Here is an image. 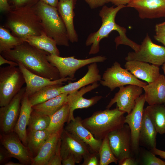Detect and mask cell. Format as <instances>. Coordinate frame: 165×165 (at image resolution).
<instances>
[{
  "instance_id": "1",
  "label": "cell",
  "mask_w": 165,
  "mask_h": 165,
  "mask_svg": "<svg viewBox=\"0 0 165 165\" xmlns=\"http://www.w3.org/2000/svg\"><path fill=\"white\" fill-rule=\"evenodd\" d=\"M1 54L8 60L21 63L35 74L53 80L60 79L58 69L47 59L50 54L26 42Z\"/></svg>"
},
{
  "instance_id": "2",
  "label": "cell",
  "mask_w": 165,
  "mask_h": 165,
  "mask_svg": "<svg viewBox=\"0 0 165 165\" xmlns=\"http://www.w3.org/2000/svg\"><path fill=\"white\" fill-rule=\"evenodd\" d=\"M126 7L125 5L116 6L115 7H108L105 5L102 6L99 13L102 22L101 25L97 31L90 34L86 41V46L91 45L89 54L98 53L100 51V42L101 40L107 38L113 31H117L119 34V36L115 40L116 48L120 45H124L130 46L134 51H137L139 50L140 45L127 37L126 28L120 26L115 22V18L117 13Z\"/></svg>"
},
{
  "instance_id": "3",
  "label": "cell",
  "mask_w": 165,
  "mask_h": 165,
  "mask_svg": "<svg viewBox=\"0 0 165 165\" xmlns=\"http://www.w3.org/2000/svg\"><path fill=\"white\" fill-rule=\"evenodd\" d=\"M6 25L13 35L23 39L29 36L39 35L44 32L34 6L12 9Z\"/></svg>"
},
{
  "instance_id": "4",
  "label": "cell",
  "mask_w": 165,
  "mask_h": 165,
  "mask_svg": "<svg viewBox=\"0 0 165 165\" xmlns=\"http://www.w3.org/2000/svg\"><path fill=\"white\" fill-rule=\"evenodd\" d=\"M125 113L116 107L107 108L95 112L90 116L82 119V123L96 138L102 140L110 133L124 126Z\"/></svg>"
},
{
  "instance_id": "5",
  "label": "cell",
  "mask_w": 165,
  "mask_h": 165,
  "mask_svg": "<svg viewBox=\"0 0 165 165\" xmlns=\"http://www.w3.org/2000/svg\"><path fill=\"white\" fill-rule=\"evenodd\" d=\"M34 7L41 21L45 33L57 45L68 46L69 41L66 29L57 7L39 1Z\"/></svg>"
},
{
  "instance_id": "6",
  "label": "cell",
  "mask_w": 165,
  "mask_h": 165,
  "mask_svg": "<svg viewBox=\"0 0 165 165\" xmlns=\"http://www.w3.org/2000/svg\"><path fill=\"white\" fill-rule=\"evenodd\" d=\"M25 83L24 76L18 66L0 67V107L8 104Z\"/></svg>"
},
{
  "instance_id": "7",
  "label": "cell",
  "mask_w": 165,
  "mask_h": 165,
  "mask_svg": "<svg viewBox=\"0 0 165 165\" xmlns=\"http://www.w3.org/2000/svg\"><path fill=\"white\" fill-rule=\"evenodd\" d=\"M106 59L102 56L84 59H76L74 56L62 57L50 54L47 57L48 61L58 69L60 78L69 77L73 80L76 71L79 69L93 63L103 62Z\"/></svg>"
},
{
  "instance_id": "8",
  "label": "cell",
  "mask_w": 165,
  "mask_h": 165,
  "mask_svg": "<svg viewBox=\"0 0 165 165\" xmlns=\"http://www.w3.org/2000/svg\"><path fill=\"white\" fill-rule=\"evenodd\" d=\"M100 82L111 91L117 87L126 85H135L143 87L147 84L139 80L125 68H122L117 61H115L111 67L105 71Z\"/></svg>"
},
{
  "instance_id": "9",
  "label": "cell",
  "mask_w": 165,
  "mask_h": 165,
  "mask_svg": "<svg viewBox=\"0 0 165 165\" xmlns=\"http://www.w3.org/2000/svg\"><path fill=\"white\" fill-rule=\"evenodd\" d=\"M127 61H137L158 66L165 62V46L154 43L148 34L137 51L130 52L125 58Z\"/></svg>"
},
{
  "instance_id": "10",
  "label": "cell",
  "mask_w": 165,
  "mask_h": 165,
  "mask_svg": "<svg viewBox=\"0 0 165 165\" xmlns=\"http://www.w3.org/2000/svg\"><path fill=\"white\" fill-rule=\"evenodd\" d=\"M112 151L118 162L131 157L132 152L130 131L128 125L115 130L107 135Z\"/></svg>"
},
{
  "instance_id": "11",
  "label": "cell",
  "mask_w": 165,
  "mask_h": 165,
  "mask_svg": "<svg viewBox=\"0 0 165 165\" xmlns=\"http://www.w3.org/2000/svg\"><path fill=\"white\" fill-rule=\"evenodd\" d=\"M25 91L22 87L7 105L0 108V129L2 134L13 132L20 114L21 102Z\"/></svg>"
},
{
  "instance_id": "12",
  "label": "cell",
  "mask_w": 165,
  "mask_h": 165,
  "mask_svg": "<svg viewBox=\"0 0 165 165\" xmlns=\"http://www.w3.org/2000/svg\"><path fill=\"white\" fill-rule=\"evenodd\" d=\"M0 140L2 145L7 150L12 157L17 159L23 165H31L34 158L32 154L15 133L2 134Z\"/></svg>"
},
{
  "instance_id": "13",
  "label": "cell",
  "mask_w": 165,
  "mask_h": 165,
  "mask_svg": "<svg viewBox=\"0 0 165 165\" xmlns=\"http://www.w3.org/2000/svg\"><path fill=\"white\" fill-rule=\"evenodd\" d=\"M143 90L142 87L135 85L120 86L106 108L109 109L114 104L116 103V108L128 114L134 108L136 100L141 94Z\"/></svg>"
},
{
  "instance_id": "14",
  "label": "cell",
  "mask_w": 165,
  "mask_h": 165,
  "mask_svg": "<svg viewBox=\"0 0 165 165\" xmlns=\"http://www.w3.org/2000/svg\"><path fill=\"white\" fill-rule=\"evenodd\" d=\"M145 102L144 94H141L137 99L132 111L125 116V123L128 125L130 131L132 151L135 153L138 152L139 148L140 133Z\"/></svg>"
},
{
  "instance_id": "15",
  "label": "cell",
  "mask_w": 165,
  "mask_h": 165,
  "mask_svg": "<svg viewBox=\"0 0 165 165\" xmlns=\"http://www.w3.org/2000/svg\"><path fill=\"white\" fill-rule=\"evenodd\" d=\"M61 154L62 159L71 154L75 157L76 163L90 152L89 147L75 135L64 128L61 136Z\"/></svg>"
},
{
  "instance_id": "16",
  "label": "cell",
  "mask_w": 165,
  "mask_h": 165,
  "mask_svg": "<svg viewBox=\"0 0 165 165\" xmlns=\"http://www.w3.org/2000/svg\"><path fill=\"white\" fill-rule=\"evenodd\" d=\"M98 82L84 86L68 95L67 103L69 105L70 112L68 121L73 120L75 110L78 109L87 108L96 104L102 97L101 96H95L90 99L84 98L83 95L96 88L99 86Z\"/></svg>"
},
{
  "instance_id": "17",
  "label": "cell",
  "mask_w": 165,
  "mask_h": 165,
  "mask_svg": "<svg viewBox=\"0 0 165 165\" xmlns=\"http://www.w3.org/2000/svg\"><path fill=\"white\" fill-rule=\"evenodd\" d=\"M126 7L136 9L141 19L165 17V0H132Z\"/></svg>"
},
{
  "instance_id": "18",
  "label": "cell",
  "mask_w": 165,
  "mask_h": 165,
  "mask_svg": "<svg viewBox=\"0 0 165 165\" xmlns=\"http://www.w3.org/2000/svg\"><path fill=\"white\" fill-rule=\"evenodd\" d=\"M18 67L23 74L26 84L25 93L28 97L46 86L63 84V82L73 80L69 77L51 80L33 73L21 63H18Z\"/></svg>"
},
{
  "instance_id": "19",
  "label": "cell",
  "mask_w": 165,
  "mask_h": 165,
  "mask_svg": "<svg viewBox=\"0 0 165 165\" xmlns=\"http://www.w3.org/2000/svg\"><path fill=\"white\" fill-rule=\"evenodd\" d=\"M82 119L79 116L67 123L64 129L75 135L86 144L93 152L98 153L102 140L96 138L91 132L84 127Z\"/></svg>"
},
{
  "instance_id": "20",
  "label": "cell",
  "mask_w": 165,
  "mask_h": 165,
  "mask_svg": "<svg viewBox=\"0 0 165 165\" xmlns=\"http://www.w3.org/2000/svg\"><path fill=\"white\" fill-rule=\"evenodd\" d=\"M125 68L138 79L152 83L158 79L160 74L159 66L148 63L137 61H127Z\"/></svg>"
},
{
  "instance_id": "21",
  "label": "cell",
  "mask_w": 165,
  "mask_h": 165,
  "mask_svg": "<svg viewBox=\"0 0 165 165\" xmlns=\"http://www.w3.org/2000/svg\"><path fill=\"white\" fill-rule=\"evenodd\" d=\"M76 2V0L59 1L57 7L66 27L69 41L72 43L77 42L78 40L73 22L75 15L74 9Z\"/></svg>"
},
{
  "instance_id": "22",
  "label": "cell",
  "mask_w": 165,
  "mask_h": 165,
  "mask_svg": "<svg viewBox=\"0 0 165 165\" xmlns=\"http://www.w3.org/2000/svg\"><path fill=\"white\" fill-rule=\"evenodd\" d=\"M101 78L97 63L91 64L88 65V71L82 78L77 81L61 86V93L68 95L86 86L100 81Z\"/></svg>"
},
{
  "instance_id": "23",
  "label": "cell",
  "mask_w": 165,
  "mask_h": 165,
  "mask_svg": "<svg viewBox=\"0 0 165 165\" xmlns=\"http://www.w3.org/2000/svg\"><path fill=\"white\" fill-rule=\"evenodd\" d=\"M32 110V106L29 101L28 97L24 93L21 102L19 116L13 132L18 135L23 143L27 146L26 128Z\"/></svg>"
},
{
  "instance_id": "24",
  "label": "cell",
  "mask_w": 165,
  "mask_h": 165,
  "mask_svg": "<svg viewBox=\"0 0 165 165\" xmlns=\"http://www.w3.org/2000/svg\"><path fill=\"white\" fill-rule=\"evenodd\" d=\"M146 102L149 105L164 104L165 100V76L160 74L154 82L143 87Z\"/></svg>"
},
{
  "instance_id": "25",
  "label": "cell",
  "mask_w": 165,
  "mask_h": 165,
  "mask_svg": "<svg viewBox=\"0 0 165 165\" xmlns=\"http://www.w3.org/2000/svg\"><path fill=\"white\" fill-rule=\"evenodd\" d=\"M64 127L51 134L33 158L31 165H47L56 149Z\"/></svg>"
},
{
  "instance_id": "26",
  "label": "cell",
  "mask_w": 165,
  "mask_h": 165,
  "mask_svg": "<svg viewBox=\"0 0 165 165\" xmlns=\"http://www.w3.org/2000/svg\"><path fill=\"white\" fill-rule=\"evenodd\" d=\"M24 42L44 50L50 54L60 56V52L54 40L48 36L44 32L38 36H31L23 38Z\"/></svg>"
},
{
  "instance_id": "27",
  "label": "cell",
  "mask_w": 165,
  "mask_h": 165,
  "mask_svg": "<svg viewBox=\"0 0 165 165\" xmlns=\"http://www.w3.org/2000/svg\"><path fill=\"white\" fill-rule=\"evenodd\" d=\"M157 133L154 126L144 109L140 133V142L141 141L151 149L156 147Z\"/></svg>"
},
{
  "instance_id": "28",
  "label": "cell",
  "mask_w": 165,
  "mask_h": 165,
  "mask_svg": "<svg viewBox=\"0 0 165 165\" xmlns=\"http://www.w3.org/2000/svg\"><path fill=\"white\" fill-rule=\"evenodd\" d=\"M68 95L62 93L59 95L43 103L32 107L36 111L51 116L67 103Z\"/></svg>"
},
{
  "instance_id": "29",
  "label": "cell",
  "mask_w": 165,
  "mask_h": 165,
  "mask_svg": "<svg viewBox=\"0 0 165 165\" xmlns=\"http://www.w3.org/2000/svg\"><path fill=\"white\" fill-rule=\"evenodd\" d=\"M157 133H165V106L163 104L148 105L144 108Z\"/></svg>"
},
{
  "instance_id": "30",
  "label": "cell",
  "mask_w": 165,
  "mask_h": 165,
  "mask_svg": "<svg viewBox=\"0 0 165 165\" xmlns=\"http://www.w3.org/2000/svg\"><path fill=\"white\" fill-rule=\"evenodd\" d=\"M47 130H29L27 132V146L34 158L38 154L41 148L50 134Z\"/></svg>"
},
{
  "instance_id": "31",
  "label": "cell",
  "mask_w": 165,
  "mask_h": 165,
  "mask_svg": "<svg viewBox=\"0 0 165 165\" xmlns=\"http://www.w3.org/2000/svg\"><path fill=\"white\" fill-rule=\"evenodd\" d=\"M63 84L46 86L28 97L29 101L33 107L43 103L62 94L60 90Z\"/></svg>"
},
{
  "instance_id": "32",
  "label": "cell",
  "mask_w": 165,
  "mask_h": 165,
  "mask_svg": "<svg viewBox=\"0 0 165 165\" xmlns=\"http://www.w3.org/2000/svg\"><path fill=\"white\" fill-rule=\"evenodd\" d=\"M69 112V106L67 103L50 116V124L46 130L53 133L63 128L64 123L68 121Z\"/></svg>"
},
{
  "instance_id": "33",
  "label": "cell",
  "mask_w": 165,
  "mask_h": 165,
  "mask_svg": "<svg viewBox=\"0 0 165 165\" xmlns=\"http://www.w3.org/2000/svg\"><path fill=\"white\" fill-rule=\"evenodd\" d=\"M24 42L22 38L13 35L7 29L0 26V53L11 50Z\"/></svg>"
},
{
  "instance_id": "34",
  "label": "cell",
  "mask_w": 165,
  "mask_h": 165,
  "mask_svg": "<svg viewBox=\"0 0 165 165\" xmlns=\"http://www.w3.org/2000/svg\"><path fill=\"white\" fill-rule=\"evenodd\" d=\"M50 117L39 113L33 109L28 126L29 130H40L47 129Z\"/></svg>"
},
{
  "instance_id": "35",
  "label": "cell",
  "mask_w": 165,
  "mask_h": 165,
  "mask_svg": "<svg viewBox=\"0 0 165 165\" xmlns=\"http://www.w3.org/2000/svg\"><path fill=\"white\" fill-rule=\"evenodd\" d=\"M98 155L99 165H108L112 163L116 164L118 163L117 159L112 151L107 136L102 140Z\"/></svg>"
},
{
  "instance_id": "36",
  "label": "cell",
  "mask_w": 165,
  "mask_h": 165,
  "mask_svg": "<svg viewBox=\"0 0 165 165\" xmlns=\"http://www.w3.org/2000/svg\"><path fill=\"white\" fill-rule=\"evenodd\" d=\"M142 164L144 165H165V161L157 157L151 151L145 152L143 155Z\"/></svg>"
},
{
  "instance_id": "37",
  "label": "cell",
  "mask_w": 165,
  "mask_h": 165,
  "mask_svg": "<svg viewBox=\"0 0 165 165\" xmlns=\"http://www.w3.org/2000/svg\"><path fill=\"white\" fill-rule=\"evenodd\" d=\"M61 138L59 139L55 150L48 161L47 165H62V157L61 154Z\"/></svg>"
},
{
  "instance_id": "38",
  "label": "cell",
  "mask_w": 165,
  "mask_h": 165,
  "mask_svg": "<svg viewBox=\"0 0 165 165\" xmlns=\"http://www.w3.org/2000/svg\"><path fill=\"white\" fill-rule=\"evenodd\" d=\"M39 0H10L13 7L15 8L35 6Z\"/></svg>"
},
{
  "instance_id": "39",
  "label": "cell",
  "mask_w": 165,
  "mask_h": 165,
  "mask_svg": "<svg viewBox=\"0 0 165 165\" xmlns=\"http://www.w3.org/2000/svg\"><path fill=\"white\" fill-rule=\"evenodd\" d=\"M97 153L92 152H90L83 158V162L82 165H99V161L97 157Z\"/></svg>"
},
{
  "instance_id": "40",
  "label": "cell",
  "mask_w": 165,
  "mask_h": 165,
  "mask_svg": "<svg viewBox=\"0 0 165 165\" xmlns=\"http://www.w3.org/2000/svg\"><path fill=\"white\" fill-rule=\"evenodd\" d=\"M12 158L7 150L2 145L0 148V164L4 165Z\"/></svg>"
},
{
  "instance_id": "41",
  "label": "cell",
  "mask_w": 165,
  "mask_h": 165,
  "mask_svg": "<svg viewBox=\"0 0 165 165\" xmlns=\"http://www.w3.org/2000/svg\"><path fill=\"white\" fill-rule=\"evenodd\" d=\"M92 9L103 6L106 3V0H84Z\"/></svg>"
},
{
  "instance_id": "42",
  "label": "cell",
  "mask_w": 165,
  "mask_h": 165,
  "mask_svg": "<svg viewBox=\"0 0 165 165\" xmlns=\"http://www.w3.org/2000/svg\"><path fill=\"white\" fill-rule=\"evenodd\" d=\"M76 163L75 157L72 155L69 154L62 159V165H74Z\"/></svg>"
},
{
  "instance_id": "43",
  "label": "cell",
  "mask_w": 165,
  "mask_h": 165,
  "mask_svg": "<svg viewBox=\"0 0 165 165\" xmlns=\"http://www.w3.org/2000/svg\"><path fill=\"white\" fill-rule=\"evenodd\" d=\"M156 35H165V21L156 24L155 27Z\"/></svg>"
},
{
  "instance_id": "44",
  "label": "cell",
  "mask_w": 165,
  "mask_h": 165,
  "mask_svg": "<svg viewBox=\"0 0 165 165\" xmlns=\"http://www.w3.org/2000/svg\"><path fill=\"white\" fill-rule=\"evenodd\" d=\"M12 9L8 0H0V10L1 12H9Z\"/></svg>"
},
{
  "instance_id": "45",
  "label": "cell",
  "mask_w": 165,
  "mask_h": 165,
  "mask_svg": "<svg viewBox=\"0 0 165 165\" xmlns=\"http://www.w3.org/2000/svg\"><path fill=\"white\" fill-rule=\"evenodd\" d=\"M119 165H137L138 162L132 157H129L124 159L118 162Z\"/></svg>"
},
{
  "instance_id": "46",
  "label": "cell",
  "mask_w": 165,
  "mask_h": 165,
  "mask_svg": "<svg viewBox=\"0 0 165 165\" xmlns=\"http://www.w3.org/2000/svg\"><path fill=\"white\" fill-rule=\"evenodd\" d=\"M132 0H106V3L111 2L116 6L127 5Z\"/></svg>"
},
{
  "instance_id": "47",
  "label": "cell",
  "mask_w": 165,
  "mask_h": 165,
  "mask_svg": "<svg viewBox=\"0 0 165 165\" xmlns=\"http://www.w3.org/2000/svg\"><path fill=\"white\" fill-rule=\"evenodd\" d=\"M8 64L10 66H18V64L14 61L8 60L5 58L2 55H0V65L4 64Z\"/></svg>"
},
{
  "instance_id": "48",
  "label": "cell",
  "mask_w": 165,
  "mask_h": 165,
  "mask_svg": "<svg viewBox=\"0 0 165 165\" xmlns=\"http://www.w3.org/2000/svg\"><path fill=\"white\" fill-rule=\"evenodd\" d=\"M151 151L155 155L160 156L161 158L165 159V151L156 148H154L151 149Z\"/></svg>"
},
{
  "instance_id": "49",
  "label": "cell",
  "mask_w": 165,
  "mask_h": 165,
  "mask_svg": "<svg viewBox=\"0 0 165 165\" xmlns=\"http://www.w3.org/2000/svg\"><path fill=\"white\" fill-rule=\"evenodd\" d=\"M46 4L50 5L51 6L57 7L59 0H39Z\"/></svg>"
},
{
  "instance_id": "50",
  "label": "cell",
  "mask_w": 165,
  "mask_h": 165,
  "mask_svg": "<svg viewBox=\"0 0 165 165\" xmlns=\"http://www.w3.org/2000/svg\"><path fill=\"white\" fill-rule=\"evenodd\" d=\"M154 38L157 41L162 43L165 46V35H155Z\"/></svg>"
},
{
  "instance_id": "51",
  "label": "cell",
  "mask_w": 165,
  "mask_h": 165,
  "mask_svg": "<svg viewBox=\"0 0 165 165\" xmlns=\"http://www.w3.org/2000/svg\"><path fill=\"white\" fill-rule=\"evenodd\" d=\"M4 165H23L21 163H15L12 161H9L6 163Z\"/></svg>"
},
{
  "instance_id": "52",
  "label": "cell",
  "mask_w": 165,
  "mask_h": 165,
  "mask_svg": "<svg viewBox=\"0 0 165 165\" xmlns=\"http://www.w3.org/2000/svg\"><path fill=\"white\" fill-rule=\"evenodd\" d=\"M162 68L164 72V74L165 75V62L162 65Z\"/></svg>"
},
{
  "instance_id": "53",
  "label": "cell",
  "mask_w": 165,
  "mask_h": 165,
  "mask_svg": "<svg viewBox=\"0 0 165 165\" xmlns=\"http://www.w3.org/2000/svg\"><path fill=\"white\" fill-rule=\"evenodd\" d=\"M69 0H59V1H68Z\"/></svg>"
},
{
  "instance_id": "54",
  "label": "cell",
  "mask_w": 165,
  "mask_h": 165,
  "mask_svg": "<svg viewBox=\"0 0 165 165\" xmlns=\"http://www.w3.org/2000/svg\"><path fill=\"white\" fill-rule=\"evenodd\" d=\"M163 104H164V105L165 106V101H164V103Z\"/></svg>"
}]
</instances>
